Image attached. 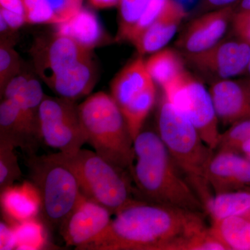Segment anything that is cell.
Segmentation results:
<instances>
[{
	"instance_id": "cell-1",
	"label": "cell",
	"mask_w": 250,
	"mask_h": 250,
	"mask_svg": "<svg viewBox=\"0 0 250 250\" xmlns=\"http://www.w3.org/2000/svg\"><path fill=\"white\" fill-rule=\"evenodd\" d=\"M205 215L139 200L81 250H209L213 239Z\"/></svg>"
},
{
	"instance_id": "cell-2",
	"label": "cell",
	"mask_w": 250,
	"mask_h": 250,
	"mask_svg": "<svg viewBox=\"0 0 250 250\" xmlns=\"http://www.w3.org/2000/svg\"><path fill=\"white\" fill-rule=\"evenodd\" d=\"M134 149L130 175L141 200L207 214L157 132L142 130L134 139Z\"/></svg>"
},
{
	"instance_id": "cell-3",
	"label": "cell",
	"mask_w": 250,
	"mask_h": 250,
	"mask_svg": "<svg viewBox=\"0 0 250 250\" xmlns=\"http://www.w3.org/2000/svg\"><path fill=\"white\" fill-rule=\"evenodd\" d=\"M156 122V132L206 210L214 195L207 180V169L215 150L206 144L187 117L164 96L158 109Z\"/></svg>"
},
{
	"instance_id": "cell-4",
	"label": "cell",
	"mask_w": 250,
	"mask_h": 250,
	"mask_svg": "<svg viewBox=\"0 0 250 250\" xmlns=\"http://www.w3.org/2000/svg\"><path fill=\"white\" fill-rule=\"evenodd\" d=\"M86 143L104 159L130 170L135 159L134 139L116 101L99 92L78 106Z\"/></svg>"
},
{
	"instance_id": "cell-5",
	"label": "cell",
	"mask_w": 250,
	"mask_h": 250,
	"mask_svg": "<svg viewBox=\"0 0 250 250\" xmlns=\"http://www.w3.org/2000/svg\"><path fill=\"white\" fill-rule=\"evenodd\" d=\"M59 153L75 174L82 193L106 207L112 214L141 200L126 170L108 162L95 151L82 148L71 155Z\"/></svg>"
},
{
	"instance_id": "cell-6",
	"label": "cell",
	"mask_w": 250,
	"mask_h": 250,
	"mask_svg": "<svg viewBox=\"0 0 250 250\" xmlns=\"http://www.w3.org/2000/svg\"><path fill=\"white\" fill-rule=\"evenodd\" d=\"M31 182L39 190L41 212L50 228H60L81 196L75 174L60 153L37 156L27 161Z\"/></svg>"
},
{
	"instance_id": "cell-7",
	"label": "cell",
	"mask_w": 250,
	"mask_h": 250,
	"mask_svg": "<svg viewBox=\"0 0 250 250\" xmlns=\"http://www.w3.org/2000/svg\"><path fill=\"white\" fill-rule=\"evenodd\" d=\"M162 88L164 96L191 122L206 144L216 150L221 133L209 90L186 70Z\"/></svg>"
},
{
	"instance_id": "cell-8",
	"label": "cell",
	"mask_w": 250,
	"mask_h": 250,
	"mask_svg": "<svg viewBox=\"0 0 250 250\" xmlns=\"http://www.w3.org/2000/svg\"><path fill=\"white\" fill-rule=\"evenodd\" d=\"M39 139L59 152L71 155L86 143L78 106L75 101L45 97L39 115Z\"/></svg>"
},
{
	"instance_id": "cell-9",
	"label": "cell",
	"mask_w": 250,
	"mask_h": 250,
	"mask_svg": "<svg viewBox=\"0 0 250 250\" xmlns=\"http://www.w3.org/2000/svg\"><path fill=\"white\" fill-rule=\"evenodd\" d=\"M188 62L197 71L215 81L228 80L246 74L250 44L235 36L222 39L199 53L185 54Z\"/></svg>"
},
{
	"instance_id": "cell-10",
	"label": "cell",
	"mask_w": 250,
	"mask_h": 250,
	"mask_svg": "<svg viewBox=\"0 0 250 250\" xmlns=\"http://www.w3.org/2000/svg\"><path fill=\"white\" fill-rule=\"evenodd\" d=\"M112 215L106 207L82 193L61 226V233L67 246L81 250L107 229L113 220Z\"/></svg>"
},
{
	"instance_id": "cell-11",
	"label": "cell",
	"mask_w": 250,
	"mask_h": 250,
	"mask_svg": "<svg viewBox=\"0 0 250 250\" xmlns=\"http://www.w3.org/2000/svg\"><path fill=\"white\" fill-rule=\"evenodd\" d=\"M236 4L196 16L188 24L176 45L185 54L199 53L224 39L231 23Z\"/></svg>"
},
{
	"instance_id": "cell-12",
	"label": "cell",
	"mask_w": 250,
	"mask_h": 250,
	"mask_svg": "<svg viewBox=\"0 0 250 250\" xmlns=\"http://www.w3.org/2000/svg\"><path fill=\"white\" fill-rule=\"evenodd\" d=\"M213 194L250 188V160L238 153L215 150L207 169Z\"/></svg>"
},
{
	"instance_id": "cell-13",
	"label": "cell",
	"mask_w": 250,
	"mask_h": 250,
	"mask_svg": "<svg viewBox=\"0 0 250 250\" xmlns=\"http://www.w3.org/2000/svg\"><path fill=\"white\" fill-rule=\"evenodd\" d=\"M209 93L219 121L230 126L250 117V79L215 81Z\"/></svg>"
},
{
	"instance_id": "cell-14",
	"label": "cell",
	"mask_w": 250,
	"mask_h": 250,
	"mask_svg": "<svg viewBox=\"0 0 250 250\" xmlns=\"http://www.w3.org/2000/svg\"><path fill=\"white\" fill-rule=\"evenodd\" d=\"M90 52L70 38L56 34L48 45L36 51V70L47 83L67 67L91 57Z\"/></svg>"
},
{
	"instance_id": "cell-15",
	"label": "cell",
	"mask_w": 250,
	"mask_h": 250,
	"mask_svg": "<svg viewBox=\"0 0 250 250\" xmlns=\"http://www.w3.org/2000/svg\"><path fill=\"white\" fill-rule=\"evenodd\" d=\"M187 16L185 8L180 2L167 0L159 16L131 43L141 56L164 48Z\"/></svg>"
},
{
	"instance_id": "cell-16",
	"label": "cell",
	"mask_w": 250,
	"mask_h": 250,
	"mask_svg": "<svg viewBox=\"0 0 250 250\" xmlns=\"http://www.w3.org/2000/svg\"><path fill=\"white\" fill-rule=\"evenodd\" d=\"M95 76V66L89 57L62 70L46 83L60 98L75 101L91 91Z\"/></svg>"
},
{
	"instance_id": "cell-17",
	"label": "cell",
	"mask_w": 250,
	"mask_h": 250,
	"mask_svg": "<svg viewBox=\"0 0 250 250\" xmlns=\"http://www.w3.org/2000/svg\"><path fill=\"white\" fill-rule=\"evenodd\" d=\"M1 207L9 223L36 218L41 212V197L32 182L12 185L1 191Z\"/></svg>"
},
{
	"instance_id": "cell-18",
	"label": "cell",
	"mask_w": 250,
	"mask_h": 250,
	"mask_svg": "<svg viewBox=\"0 0 250 250\" xmlns=\"http://www.w3.org/2000/svg\"><path fill=\"white\" fill-rule=\"evenodd\" d=\"M155 84L141 57L135 59L120 72L111 83V96L120 109Z\"/></svg>"
},
{
	"instance_id": "cell-19",
	"label": "cell",
	"mask_w": 250,
	"mask_h": 250,
	"mask_svg": "<svg viewBox=\"0 0 250 250\" xmlns=\"http://www.w3.org/2000/svg\"><path fill=\"white\" fill-rule=\"evenodd\" d=\"M0 141L21 147L31 155L37 144L28 132L19 104L14 99H4L0 105Z\"/></svg>"
},
{
	"instance_id": "cell-20",
	"label": "cell",
	"mask_w": 250,
	"mask_h": 250,
	"mask_svg": "<svg viewBox=\"0 0 250 250\" xmlns=\"http://www.w3.org/2000/svg\"><path fill=\"white\" fill-rule=\"evenodd\" d=\"M57 25V34L70 38L90 50L103 40V29L98 18L88 10L81 9L66 22Z\"/></svg>"
},
{
	"instance_id": "cell-21",
	"label": "cell",
	"mask_w": 250,
	"mask_h": 250,
	"mask_svg": "<svg viewBox=\"0 0 250 250\" xmlns=\"http://www.w3.org/2000/svg\"><path fill=\"white\" fill-rule=\"evenodd\" d=\"M210 229L226 250H250V219L243 215L211 220Z\"/></svg>"
},
{
	"instance_id": "cell-22",
	"label": "cell",
	"mask_w": 250,
	"mask_h": 250,
	"mask_svg": "<svg viewBox=\"0 0 250 250\" xmlns=\"http://www.w3.org/2000/svg\"><path fill=\"white\" fill-rule=\"evenodd\" d=\"M45 97L39 81L30 77L27 84L12 98L19 104L21 115L28 132L37 143L41 142L39 132V109Z\"/></svg>"
},
{
	"instance_id": "cell-23",
	"label": "cell",
	"mask_w": 250,
	"mask_h": 250,
	"mask_svg": "<svg viewBox=\"0 0 250 250\" xmlns=\"http://www.w3.org/2000/svg\"><path fill=\"white\" fill-rule=\"evenodd\" d=\"M206 213L210 220L250 213V188L242 189L213 195L206 207Z\"/></svg>"
},
{
	"instance_id": "cell-24",
	"label": "cell",
	"mask_w": 250,
	"mask_h": 250,
	"mask_svg": "<svg viewBox=\"0 0 250 250\" xmlns=\"http://www.w3.org/2000/svg\"><path fill=\"white\" fill-rule=\"evenodd\" d=\"M152 80L164 88L185 70L180 56L170 48H163L153 53L146 62Z\"/></svg>"
},
{
	"instance_id": "cell-25",
	"label": "cell",
	"mask_w": 250,
	"mask_h": 250,
	"mask_svg": "<svg viewBox=\"0 0 250 250\" xmlns=\"http://www.w3.org/2000/svg\"><path fill=\"white\" fill-rule=\"evenodd\" d=\"M156 98V89L154 84L121 108V111L134 141L142 131L145 122L154 107Z\"/></svg>"
},
{
	"instance_id": "cell-26",
	"label": "cell",
	"mask_w": 250,
	"mask_h": 250,
	"mask_svg": "<svg viewBox=\"0 0 250 250\" xmlns=\"http://www.w3.org/2000/svg\"><path fill=\"white\" fill-rule=\"evenodd\" d=\"M12 225L16 233V250H36L45 248L47 234L40 220L34 218Z\"/></svg>"
},
{
	"instance_id": "cell-27",
	"label": "cell",
	"mask_w": 250,
	"mask_h": 250,
	"mask_svg": "<svg viewBox=\"0 0 250 250\" xmlns=\"http://www.w3.org/2000/svg\"><path fill=\"white\" fill-rule=\"evenodd\" d=\"M150 0H121L118 40L125 41L147 9Z\"/></svg>"
},
{
	"instance_id": "cell-28",
	"label": "cell",
	"mask_w": 250,
	"mask_h": 250,
	"mask_svg": "<svg viewBox=\"0 0 250 250\" xmlns=\"http://www.w3.org/2000/svg\"><path fill=\"white\" fill-rule=\"evenodd\" d=\"M16 148L10 143L0 141V191L14 185L22 177Z\"/></svg>"
},
{
	"instance_id": "cell-29",
	"label": "cell",
	"mask_w": 250,
	"mask_h": 250,
	"mask_svg": "<svg viewBox=\"0 0 250 250\" xmlns=\"http://www.w3.org/2000/svg\"><path fill=\"white\" fill-rule=\"evenodd\" d=\"M250 140V117L242 119L229 126L221 133L216 150L231 151L238 153L243 143Z\"/></svg>"
},
{
	"instance_id": "cell-30",
	"label": "cell",
	"mask_w": 250,
	"mask_h": 250,
	"mask_svg": "<svg viewBox=\"0 0 250 250\" xmlns=\"http://www.w3.org/2000/svg\"><path fill=\"white\" fill-rule=\"evenodd\" d=\"M19 56L11 46L1 42L0 47V88L2 93L11 79L18 75Z\"/></svg>"
},
{
	"instance_id": "cell-31",
	"label": "cell",
	"mask_w": 250,
	"mask_h": 250,
	"mask_svg": "<svg viewBox=\"0 0 250 250\" xmlns=\"http://www.w3.org/2000/svg\"><path fill=\"white\" fill-rule=\"evenodd\" d=\"M166 1L167 0H150L142 17L130 31L125 41L132 42L159 16Z\"/></svg>"
},
{
	"instance_id": "cell-32",
	"label": "cell",
	"mask_w": 250,
	"mask_h": 250,
	"mask_svg": "<svg viewBox=\"0 0 250 250\" xmlns=\"http://www.w3.org/2000/svg\"><path fill=\"white\" fill-rule=\"evenodd\" d=\"M55 16L56 24L66 22L82 9V0H46Z\"/></svg>"
},
{
	"instance_id": "cell-33",
	"label": "cell",
	"mask_w": 250,
	"mask_h": 250,
	"mask_svg": "<svg viewBox=\"0 0 250 250\" xmlns=\"http://www.w3.org/2000/svg\"><path fill=\"white\" fill-rule=\"evenodd\" d=\"M25 21L26 22L30 24H56L53 10L46 0H41L30 9L25 11Z\"/></svg>"
},
{
	"instance_id": "cell-34",
	"label": "cell",
	"mask_w": 250,
	"mask_h": 250,
	"mask_svg": "<svg viewBox=\"0 0 250 250\" xmlns=\"http://www.w3.org/2000/svg\"><path fill=\"white\" fill-rule=\"evenodd\" d=\"M234 36L250 44V12L235 11L231 23Z\"/></svg>"
},
{
	"instance_id": "cell-35",
	"label": "cell",
	"mask_w": 250,
	"mask_h": 250,
	"mask_svg": "<svg viewBox=\"0 0 250 250\" xmlns=\"http://www.w3.org/2000/svg\"><path fill=\"white\" fill-rule=\"evenodd\" d=\"M16 238L14 225L9 223L0 224V250H16Z\"/></svg>"
},
{
	"instance_id": "cell-36",
	"label": "cell",
	"mask_w": 250,
	"mask_h": 250,
	"mask_svg": "<svg viewBox=\"0 0 250 250\" xmlns=\"http://www.w3.org/2000/svg\"><path fill=\"white\" fill-rule=\"evenodd\" d=\"M240 0H200L195 11V16H199L208 11L223 9L233 6Z\"/></svg>"
},
{
	"instance_id": "cell-37",
	"label": "cell",
	"mask_w": 250,
	"mask_h": 250,
	"mask_svg": "<svg viewBox=\"0 0 250 250\" xmlns=\"http://www.w3.org/2000/svg\"><path fill=\"white\" fill-rule=\"evenodd\" d=\"M0 17L4 18L9 27L12 29H17L26 22L24 15L17 14L1 7Z\"/></svg>"
},
{
	"instance_id": "cell-38",
	"label": "cell",
	"mask_w": 250,
	"mask_h": 250,
	"mask_svg": "<svg viewBox=\"0 0 250 250\" xmlns=\"http://www.w3.org/2000/svg\"><path fill=\"white\" fill-rule=\"evenodd\" d=\"M0 5L4 9L25 16L22 0H0Z\"/></svg>"
},
{
	"instance_id": "cell-39",
	"label": "cell",
	"mask_w": 250,
	"mask_h": 250,
	"mask_svg": "<svg viewBox=\"0 0 250 250\" xmlns=\"http://www.w3.org/2000/svg\"><path fill=\"white\" fill-rule=\"evenodd\" d=\"M121 0H90V3L98 9H105L119 4Z\"/></svg>"
},
{
	"instance_id": "cell-40",
	"label": "cell",
	"mask_w": 250,
	"mask_h": 250,
	"mask_svg": "<svg viewBox=\"0 0 250 250\" xmlns=\"http://www.w3.org/2000/svg\"><path fill=\"white\" fill-rule=\"evenodd\" d=\"M235 11H249L250 12V0H240L236 4Z\"/></svg>"
},
{
	"instance_id": "cell-41",
	"label": "cell",
	"mask_w": 250,
	"mask_h": 250,
	"mask_svg": "<svg viewBox=\"0 0 250 250\" xmlns=\"http://www.w3.org/2000/svg\"><path fill=\"white\" fill-rule=\"evenodd\" d=\"M41 0H22L23 4H24V11L30 9V8L34 6V5L39 2Z\"/></svg>"
},
{
	"instance_id": "cell-42",
	"label": "cell",
	"mask_w": 250,
	"mask_h": 250,
	"mask_svg": "<svg viewBox=\"0 0 250 250\" xmlns=\"http://www.w3.org/2000/svg\"><path fill=\"white\" fill-rule=\"evenodd\" d=\"M246 73L248 74L249 78L250 79V58L249 61V63H248V69H247Z\"/></svg>"
},
{
	"instance_id": "cell-43",
	"label": "cell",
	"mask_w": 250,
	"mask_h": 250,
	"mask_svg": "<svg viewBox=\"0 0 250 250\" xmlns=\"http://www.w3.org/2000/svg\"><path fill=\"white\" fill-rule=\"evenodd\" d=\"M246 217H248V218H249L250 219V213L249 215H248V216H246Z\"/></svg>"
}]
</instances>
